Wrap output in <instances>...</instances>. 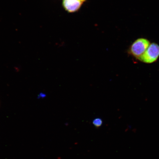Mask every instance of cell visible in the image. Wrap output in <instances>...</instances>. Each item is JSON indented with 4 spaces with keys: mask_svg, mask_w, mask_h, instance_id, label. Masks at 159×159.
I'll return each instance as SVG.
<instances>
[{
    "mask_svg": "<svg viewBox=\"0 0 159 159\" xmlns=\"http://www.w3.org/2000/svg\"><path fill=\"white\" fill-rule=\"evenodd\" d=\"M159 57V45L152 43L138 59L143 62L151 63L155 62Z\"/></svg>",
    "mask_w": 159,
    "mask_h": 159,
    "instance_id": "cell-1",
    "label": "cell"
},
{
    "mask_svg": "<svg viewBox=\"0 0 159 159\" xmlns=\"http://www.w3.org/2000/svg\"><path fill=\"white\" fill-rule=\"evenodd\" d=\"M150 45V42L148 39H137L131 45L130 53L138 59L145 52Z\"/></svg>",
    "mask_w": 159,
    "mask_h": 159,
    "instance_id": "cell-2",
    "label": "cell"
},
{
    "mask_svg": "<svg viewBox=\"0 0 159 159\" xmlns=\"http://www.w3.org/2000/svg\"><path fill=\"white\" fill-rule=\"evenodd\" d=\"M81 0H63V6L69 12H74L79 9L82 4Z\"/></svg>",
    "mask_w": 159,
    "mask_h": 159,
    "instance_id": "cell-3",
    "label": "cell"
},
{
    "mask_svg": "<svg viewBox=\"0 0 159 159\" xmlns=\"http://www.w3.org/2000/svg\"><path fill=\"white\" fill-rule=\"evenodd\" d=\"M103 124L102 119L100 118H95L93 121V124L94 127L99 128L102 126Z\"/></svg>",
    "mask_w": 159,
    "mask_h": 159,
    "instance_id": "cell-4",
    "label": "cell"
},
{
    "mask_svg": "<svg viewBox=\"0 0 159 159\" xmlns=\"http://www.w3.org/2000/svg\"><path fill=\"white\" fill-rule=\"evenodd\" d=\"M81 1L82 2H83L86 1V0H81Z\"/></svg>",
    "mask_w": 159,
    "mask_h": 159,
    "instance_id": "cell-5",
    "label": "cell"
}]
</instances>
